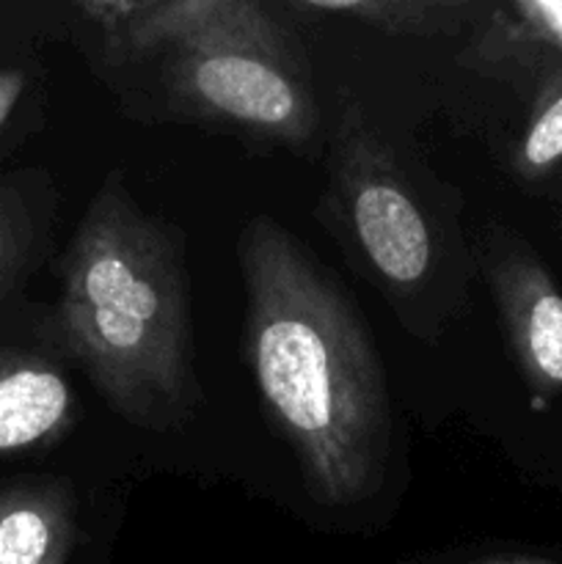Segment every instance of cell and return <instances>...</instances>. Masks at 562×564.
<instances>
[{
    "mask_svg": "<svg viewBox=\"0 0 562 564\" xmlns=\"http://www.w3.org/2000/svg\"><path fill=\"white\" fill-rule=\"evenodd\" d=\"M75 499L58 479L0 485V564H66Z\"/></svg>",
    "mask_w": 562,
    "mask_h": 564,
    "instance_id": "52a82bcc",
    "label": "cell"
},
{
    "mask_svg": "<svg viewBox=\"0 0 562 564\" xmlns=\"http://www.w3.org/2000/svg\"><path fill=\"white\" fill-rule=\"evenodd\" d=\"M127 53L191 50L207 44H248L287 53L284 33L268 9L248 0H171L138 3V9L114 31Z\"/></svg>",
    "mask_w": 562,
    "mask_h": 564,
    "instance_id": "5b68a950",
    "label": "cell"
},
{
    "mask_svg": "<svg viewBox=\"0 0 562 564\" xmlns=\"http://www.w3.org/2000/svg\"><path fill=\"white\" fill-rule=\"evenodd\" d=\"M488 564H538V562H488Z\"/></svg>",
    "mask_w": 562,
    "mask_h": 564,
    "instance_id": "5bb4252c",
    "label": "cell"
},
{
    "mask_svg": "<svg viewBox=\"0 0 562 564\" xmlns=\"http://www.w3.org/2000/svg\"><path fill=\"white\" fill-rule=\"evenodd\" d=\"M336 158L350 226L369 264L386 284H422L433 264V237L389 152L358 113H342Z\"/></svg>",
    "mask_w": 562,
    "mask_h": 564,
    "instance_id": "277c9868",
    "label": "cell"
},
{
    "mask_svg": "<svg viewBox=\"0 0 562 564\" xmlns=\"http://www.w3.org/2000/svg\"><path fill=\"white\" fill-rule=\"evenodd\" d=\"M22 91H25V75L20 69H0V127L17 108Z\"/></svg>",
    "mask_w": 562,
    "mask_h": 564,
    "instance_id": "4fadbf2b",
    "label": "cell"
},
{
    "mask_svg": "<svg viewBox=\"0 0 562 564\" xmlns=\"http://www.w3.org/2000/svg\"><path fill=\"white\" fill-rule=\"evenodd\" d=\"M518 336L529 367L545 383H562V297L534 290L518 303Z\"/></svg>",
    "mask_w": 562,
    "mask_h": 564,
    "instance_id": "9c48e42d",
    "label": "cell"
},
{
    "mask_svg": "<svg viewBox=\"0 0 562 564\" xmlns=\"http://www.w3.org/2000/svg\"><path fill=\"white\" fill-rule=\"evenodd\" d=\"M171 88L182 102L215 119L281 141H303L314 127L312 94L287 53L248 44L176 50Z\"/></svg>",
    "mask_w": 562,
    "mask_h": 564,
    "instance_id": "3957f363",
    "label": "cell"
},
{
    "mask_svg": "<svg viewBox=\"0 0 562 564\" xmlns=\"http://www.w3.org/2000/svg\"><path fill=\"white\" fill-rule=\"evenodd\" d=\"M240 262L253 378L306 490L323 507L369 499L386 471L391 411L367 325L295 237L264 215L242 231Z\"/></svg>",
    "mask_w": 562,
    "mask_h": 564,
    "instance_id": "6da1fadb",
    "label": "cell"
},
{
    "mask_svg": "<svg viewBox=\"0 0 562 564\" xmlns=\"http://www.w3.org/2000/svg\"><path fill=\"white\" fill-rule=\"evenodd\" d=\"M518 9L562 42V0H538V3H521Z\"/></svg>",
    "mask_w": 562,
    "mask_h": 564,
    "instance_id": "7c38bea8",
    "label": "cell"
},
{
    "mask_svg": "<svg viewBox=\"0 0 562 564\" xmlns=\"http://www.w3.org/2000/svg\"><path fill=\"white\" fill-rule=\"evenodd\" d=\"M58 325L94 389L130 424L180 427L198 402L182 240L110 176L61 270Z\"/></svg>",
    "mask_w": 562,
    "mask_h": 564,
    "instance_id": "7a4b0ae2",
    "label": "cell"
},
{
    "mask_svg": "<svg viewBox=\"0 0 562 564\" xmlns=\"http://www.w3.org/2000/svg\"><path fill=\"white\" fill-rule=\"evenodd\" d=\"M298 9L334 11V14H353L367 25H378L391 33H428L441 31V17L457 14L463 6L455 3H306Z\"/></svg>",
    "mask_w": 562,
    "mask_h": 564,
    "instance_id": "30bf717a",
    "label": "cell"
},
{
    "mask_svg": "<svg viewBox=\"0 0 562 564\" xmlns=\"http://www.w3.org/2000/svg\"><path fill=\"white\" fill-rule=\"evenodd\" d=\"M39 240V220L20 180L0 182V306L25 275Z\"/></svg>",
    "mask_w": 562,
    "mask_h": 564,
    "instance_id": "ba28073f",
    "label": "cell"
},
{
    "mask_svg": "<svg viewBox=\"0 0 562 564\" xmlns=\"http://www.w3.org/2000/svg\"><path fill=\"white\" fill-rule=\"evenodd\" d=\"M75 422L66 375L44 356L0 352V457L58 441Z\"/></svg>",
    "mask_w": 562,
    "mask_h": 564,
    "instance_id": "8992f818",
    "label": "cell"
},
{
    "mask_svg": "<svg viewBox=\"0 0 562 564\" xmlns=\"http://www.w3.org/2000/svg\"><path fill=\"white\" fill-rule=\"evenodd\" d=\"M521 158L529 169H549L562 158V94L545 105L543 113L534 119L527 141H523Z\"/></svg>",
    "mask_w": 562,
    "mask_h": 564,
    "instance_id": "8fae6325",
    "label": "cell"
}]
</instances>
